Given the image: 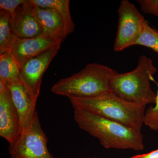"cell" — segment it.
<instances>
[{
  "mask_svg": "<svg viewBox=\"0 0 158 158\" xmlns=\"http://www.w3.org/2000/svg\"><path fill=\"white\" fill-rule=\"evenodd\" d=\"M73 107L74 117L79 127L97 138L105 148L136 151L144 149L141 131L97 116L83 108Z\"/></svg>",
  "mask_w": 158,
  "mask_h": 158,
  "instance_id": "obj_1",
  "label": "cell"
},
{
  "mask_svg": "<svg viewBox=\"0 0 158 158\" xmlns=\"http://www.w3.org/2000/svg\"><path fill=\"white\" fill-rule=\"evenodd\" d=\"M117 73L107 65L90 63L79 72L59 80L51 90L69 99L95 97L112 92L111 82Z\"/></svg>",
  "mask_w": 158,
  "mask_h": 158,
  "instance_id": "obj_2",
  "label": "cell"
},
{
  "mask_svg": "<svg viewBox=\"0 0 158 158\" xmlns=\"http://www.w3.org/2000/svg\"><path fill=\"white\" fill-rule=\"evenodd\" d=\"M157 68L152 60L141 55L138 65L134 70L114 76L111 88L112 92L127 101L145 106L156 102V94L151 86V82H155L154 75Z\"/></svg>",
  "mask_w": 158,
  "mask_h": 158,
  "instance_id": "obj_3",
  "label": "cell"
},
{
  "mask_svg": "<svg viewBox=\"0 0 158 158\" xmlns=\"http://www.w3.org/2000/svg\"><path fill=\"white\" fill-rule=\"evenodd\" d=\"M69 99L73 106L138 131H141L144 124L146 106L127 101L113 92L91 98Z\"/></svg>",
  "mask_w": 158,
  "mask_h": 158,
  "instance_id": "obj_4",
  "label": "cell"
},
{
  "mask_svg": "<svg viewBox=\"0 0 158 158\" xmlns=\"http://www.w3.org/2000/svg\"><path fill=\"white\" fill-rule=\"evenodd\" d=\"M117 11L118 25L113 45L116 52L135 45L146 21L136 6L128 0L120 2Z\"/></svg>",
  "mask_w": 158,
  "mask_h": 158,
  "instance_id": "obj_5",
  "label": "cell"
},
{
  "mask_svg": "<svg viewBox=\"0 0 158 158\" xmlns=\"http://www.w3.org/2000/svg\"><path fill=\"white\" fill-rule=\"evenodd\" d=\"M47 142L36 111L31 123L21 133L17 142L9 146L11 158H53Z\"/></svg>",
  "mask_w": 158,
  "mask_h": 158,
  "instance_id": "obj_6",
  "label": "cell"
},
{
  "mask_svg": "<svg viewBox=\"0 0 158 158\" xmlns=\"http://www.w3.org/2000/svg\"><path fill=\"white\" fill-rule=\"evenodd\" d=\"M58 43L41 53L27 61L21 66L20 80L30 94L37 99L40 93L42 77L61 47Z\"/></svg>",
  "mask_w": 158,
  "mask_h": 158,
  "instance_id": "obj_7",
  "label": "cell"
},
{
  "mask_svg": "<svg viewBox=\"0 0 158 158\" xmlns=\"http://www.w3.org/2000/svg\"><path fill=\"white\" fill-rule=\"evenodd\" d=\"M21 133L19 116L7 86L0 90V136L11 146L17 142Z\"/></svg>",
  "mask_w": 158,
  "mask_h": 158,
  "instance_id": "obj_8",
  "label": "cell"
},
{
  "mask_svg": "<svg viewBox=\"0 0 158 158\" xmlns=\"http://www.w3.org/2000/svg\"><path fill=\"white\" fill-rule=\"evenodd\" d=\"M63 40L61 37L46 34L30 38H22L15 36L10 51L22 66L29 59Z\"/></svg>",
  "mask_w": 158,
  "mask_h": 158,
  "instance_id": "obj_9",
  "label": "cell"
},
{
  "mask_svg": "<svg viewBox=\"0 0 158 158\" xmlns=\"http://www.w3.org/2000/svg\"><path fill=\"white\" fill-rule=\"evenodd\" d=\"M11 23L15 34L20 38H33L44 34L43 29L34 13V5L31 0L16 9L11 16Z\"/></svg>",
  "mask_w": 158,
  "mask_h": 158,
  "instance_id": "obj_10",
  "label": "cell"
},
{
  "mask_svg": "<svg viewBox=\"0 0 158 158\" xmlns=\"http://www.w3.org/2000/svg\"><path fill=\"white\" fill-rule=\"evenodd\" d=\"M12 101L19 116L21 132L31 123L36 110L37 99L30 94L23 85L20 82L7 84Z\"/></svg>",
  "mask_w": 158,
  "mask_h": 158,
  "instance_id": "obj_11",
  "label": "cell"
},
{
  "mask_svg": "<svg viewBox=\"0 0 158 158\" xmlns=\"http://www.w3.org/2000/svg\"><path fill=\"white\" fill-rule=\"evenodd\" d=\"M34 9L35 15L43 29L44 34L57 36L64 40L67 37L63 19L56 11L34 5Z\"/></svg>",
  "mask_w": 158,
  "mask_h": 158,
  "instance_id": "obj_12",
  "label": "cell"
},
{
  "mask_svg": "<svg viewBox=\"0 0 158 158\" xmlns=\"http://www.w3.org/2000/svg\"><path fill=\"white\" fill-rule=\"evenodd\" d=\"M35 6L56 11L63 19L67 36L74 31L75 24L71 16L69 0H31Z\"/></svg>",
  "mask_w": 158,
  "mask_h": 158,
  "instance_id": "obj_13",
  "label": "cell"
},
{
  "mask_svg": "<svg viewBox=\"0 0 158 158\" xmlns=\"http://www.w3.org/2000/svg\"><path fill=\"white\" fill-rule=\"evenodd\" d=\"M21 65L11 51L0 54V80L7 84L11 82L21 83Z\"/></svg>",
  "mask_w": 158,
  "mask_h": 158,
  "instance_id": "obj_14",
  "label": "cell"
},
{
  "mask_svg": "<svg viewBox=\"0 0 158 158\" xmlns=\"http://www.w3.org/2000/svg\"><path fill=\"white\" fill-rule=\"evenodd\" d=\"M11 14L0 9V54L10 50L15 37Z\"/></svg>",
  "mask_w": 158,
  "mask_h": 158,
  "instance_id": "obj_15",
  "label": "cell"
},
{
  "mask_svg": "<svg viewBox=\"0 0 158 158\" xmlns=\"http://www.w3.org/2000/svg\"><path fill=\"white\" fill-rule=\"evenodd\" d=\"M137 45L152 49L158 53V31L152 27L147 20L141 35L135 44Z\"/></svg>",
  "mask_w": 158,
  "mask_h": 158,
  "instance_id": "obj_16",
  "label": "cell"
},
{
  "mask_svg": "<svg viewBox=\"0 0 158 158\" xmlns=\"http://www.w3.org/2000/svg\"><path fill=\"white\" fill-rule=\"evenodd\" d=\"M155 82L157 85L156 102L154 106L150 107L145 111L144 124L151 129L157 131H158V84Z\"/></svg>",
  "mask_w": 158,
  "mask_h": 158,
  "instance_id": "obj_17",
  "label": "cell"
},
{
  "mask_svg": "<svg viewBox=\"0 0 158 158\" xmlns=\"http://www.w3.org/2000/svg\"><path fill=\"white\" fill-rule=\"evenodd\" d=\"M137 2L144 14L158 17V0H138Z\"/></svg>",
  "mask_w": 158,
  "mask_h": 158,
  "instance_id": "obj_18",
  "label": "cell"
},
{
  "mask_svg": "<svg viewBox=\"0 0 158 158\" xmlns=\"http://www.w3.org/2000/svg\"><path fill=\"white\" fill-rule=\"evenodd\" d=\"M30 0H1L0 9L8 11L12 16L21 5L27 4Z\"/></svg>",
  "mask_w": 158,
  "mask_h": 158,
  "instance_id": "obj_19",
  "label": "cell"
},
{
  "mask_svg": "<svg viewBox=\"0 0 158 158\" xmlns=\"http://www.w3.org/2000/svg\"><path fill=\"white\" fill-rule=\"evenodd\" d=\"M130 158H158V149L148 153L133 156Z\"/></svg>",
  "mask_w": 158,
  "mask_h": 158,
  "instance_id": "obj_20",
  "label": "cell"
},
{
  "mask_svg": "<svg viewBox=\"0 0 158 158\" xmlns=\"http://www.w3.org/2000/svg\"><path fill=\"white\" fill-rule=\"evenodd\" d=\"M100 158L99 157H91V158Z\"/></svg>",
  "mask_w": 158,
  "mask_h": 158,
  "instance_id": "obj_21",
  "label": "cell"
}]
</instances>
